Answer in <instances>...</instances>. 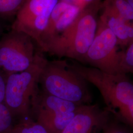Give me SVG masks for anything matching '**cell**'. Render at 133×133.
<instances>
[{
  "mask_svg": "<svg viewBox=\"0 0 133 133\" xmlns=\"http://www.w3.org/2000/svg\"><path fill=\"white\" fill-rule=\"evenodd\" d=\"M69 65L98 89L110 114L133 126V84L127 75H111L75 62Z\"/></svg>",
  "mask_w": 133,
  "mask_h": 133,
  "instance_id": "cell-1",
  "label": "cell"
},
{
  "mask_svg": "<svg viewBox=\"0 0 133 133\" xmlns=\"http://www.w3.org/2000/svg\"><path fill=\"white\" fill-rule=\"evenodd\" d=\"M102 0H94L81 10L66 30L54 40L45 52L59 58L66 57L83 63L95 38Z\"/></svg>",
  "mask_w": 133,
  "mask_h": 133,
  "instance_id": "cell-2",
  "label": "cell"
},
{
  "mask_svg": "<svg viewBox=\"0 0 133 133\" xmlns=\"http://www.w3.org/2000/svg\"><path fill=\"white\" fill-rule=\"evenodd\" d=\"M87 81L64 60L48 61L43 66L38 84L44 93L78 105H89L92 96Z\"/></svg>",
  "mask_w": 133,
  "mask_h": 133,
  "instance_id": "cell-3",
  "label": "cell"
},
{
  "mask_svg": "<svg viewBox=\"0 0 133 133\" xmlns=\"http://www.w3.org/2000/svg\"><path fill=\"white\" fill-rule=\"evenodd\" d=\"M46 59L41 54L27 69L7 77L4 104L14 117H31L34 97L38 91L40 74Z\"/></svg>",
  "mask_w": 133,
  "mask_h": 133,
  "instance_id": "cell-4",
  "label": "cell"
},
{
  "mask_svg": "<svg viewBox=\"0 0 133 133\" xmlns=\"http://www.w3.org/2000/svg\"><path fill=\"white\" fill-rule=\"evenodd\" d=\"M81 105L48 95L39 89L34 97L31 116L33 115L48 133H61Z\"/></svg>",
  "mask_w": 133,
  "mask_h": 133,
  "instance_id": "cell-5",
  "label": "cell"
},
{
  "mask_svg": "<svg viewBox=\"0 0 133 133\" xmlns=\"http://www.w3.org/2000/svg\"><path fill=\"white\" fill-rule=\"evenodd\" d=\"M38 54L29 35L11 29L0 38V70L7 76L24 71L33 64Z\"/></svg>",
  "mask_w": 133,
  "mask_h": 133,
  "instance_id": "cell-6",
  "label": "cell"
},
{
  "mask_svg": "<svg viewBox=\"0 0 133 133\" xmlns=\"http://www.w3.org/2000/svg\"><path fill=\"white\" fill-rule=\"evenodd\" d=\"M116 37L100 19L95 38L84 57L83 63L111 75L120 74V51Z\"/></svg>",
  "mask_w": 133,
  "mask_h": 133,
  "instance_id": "cell-7",
  "label": "cell"
},
{
  "mask_svg": "<svg viewBox=\"0 0 133 133\" xmlns=\"http://www.w3.org/2000/svg\"><path fill=\"white\" fill-rule=\"evenodd\" d=\"M59 0H25L11 29L27 34L38 44L47 27L53 9Z\"/></svg>",
  "mask_w": 133,
  "mask_h": 133,
  "instance_id": "cell-8",
  "label": "cell"
},
{
  "mask_svg": "<svg viewBox=\"0 0 133 133\" xmlns=\"http://www.w3.org/2000/svg\"><path fill=\"white\" fill-rule=\"evenodd\" d=\"M110 114L97 104L82 105L61 133H98L108 123Z\"/></svg>",
  "mask_w": 133,
  "mask_h": 133,
  "instance_id": "cell-9",
  "label": "cell"
},
{
  "mask_svg": "<svg viewBox=\"0 0 133 133\" xmlns=\"http://www.w3.org/2000/svg\"><path fill=\"white\" fill-rule=\"evenodd\" d=\"M82 8L59 0L51 13L47 27L40 39L38 46L45 52L48 46L72 24Z\"/></svg>",
  "mask_w": 133,
  "mask_h": 133,
  "instance_id": "cell-10",
  "label": "cell"
},
{
  "mask_svg": "<svg viewBox=\"0 0 133 133\" xmlns=\"http://www.w3.org/2000/svg\"><path fill=\"white\" fill-rule=\"evenodd\" d=\"M101 10H102V12L99 19L115 35L118 45L122 47H127L133 43V22L125 20L104 2L102 3Z\"/></svg>",
  "mask_w": 133,
  "mask_h": 133,
  "instance_id": "cell-11",
  "label": "cell"
},
{
  "mask_svg": "<svg viewBox=\"0 0 133 133\" xmlns=\"http://www.w3.org/2000/svg\"><path fill=\"white\" fill-rule=\"evenodd\" d=\"M9 133H48L41 124L35 121L31 117L19 119L18 123L14 124Z\"/></svg>",
  "mask_w": 133,
  "mask_h": 133,
  "instance_id": "cell-12",
  "label": "cell"
},
{
  "mask_svg": "<svg viewBox=\"0 0 133 133\" xmlns=\"http://www.w3.org/2000/svg\"><path fill=\"white\" fill-rule=\"evenodd\" d=\"M25 0H0V17L12 19L16 17Z\"/></svg>",
  "mask_w": 133,
  "mask_h": 133,
  "instance_id": "cell-13",
  "label": "cell"
},
{
  "mask_svg": "<svg viewBox=\"0 0 133 133\" xmlns=\"http://www.w3.org/2000/svg\"><path fill=\"white\" fill-rule=\"evenodd\" d=\"M120 51L119 71L120 74L133 72V42Z\"/></svg>",
  "mask_w": 133,
  "mask_h": 133,
  "instance_id": "cell-14",
  "label": "cell"
},
{
  "mask_svg": "<svg viewBox=\"0 0 133 133\" xmlns=\"http://www.w3.org/2000/svg\"><path fill=\"white\" fill-rule=\"evenodd\" d=\"M104 2L110 6L125 20L133 21V7L125 0H105Z\"/></svg>",
  "mask_w": 133,
  "mask_h": 133,
  "instance_id": "cell-15",
  "label": "cell"
},
{
  "mask_svg": "<svg viewBox=\"0 0 133 133\" xmlns=\"http://www.w3.org/2000/svg\"><path fill=\"white\" fill-rule=\"evenodd\" d=\"M14 117L4 104H0V133H9L14 125Z\"/></svg>",
  "mask_w": 133,
  "mask_h": 133,
  "instance_id": "cell-16",
  "label": "cell"
},
{
  "mask_svg": "<svg viewBox=\"0 0 133 133\" xmlns=\"http://www.w3.org/2000/svg\"><path fill=\"white\" fill-rule=\"evenodd\" d=\"M102 133H130L128 131L118 124L112 123L107 124L102 130Z\"/></svg>",
  "mask_w": 133,
  "mask_h": 133,
  "instance_id": "cell-17",
  "label": "cell"
},
{
  "mask_svg": "<svg viewBox=\"0 0 133 133\" xmlns=\"http://www.w3.org/2000/svg\"><path fill=\"white\" fill-rule=\"evenodd\" d=\"M7 77L4 72L0 70V104L4 103Z\"/></svg>",
  "mask_w": 133,
  "mask_h": 133,
  "instance_id": "cell-18",
  "label": "cell"
},
{
  "mask_svg": "<svg viewBox=\"0 0 133 133\" xmlns=\"http://www.w3.org/2000/svg\"><path fill=\"white\" fill-rule=\"evenodd\" d=\"M3 29L4 27L3 26V24H2L1 22L0 21V36L2 35V34L3 33Z\"/></svg>",
  "mask_w": 133,
  "mask_h": 133,
  "instance_id": "cell-19",
  "label": "cell"
},
{
  "mask_svg": "<svg viewBox=\"0 0 133 133\" xmlns=\"http://www.w3.org/2000/svg\"><path fill=\"white\" fill-rule=\"evenodd\" d=\"M126 2H127L129 5L133 7V0H125Z\"/></svg>",
  "mask_w": 133,
  "mask_h": 133,
  "instance_id": "cell-20",
  "label": "cell"
}]
</instances>
